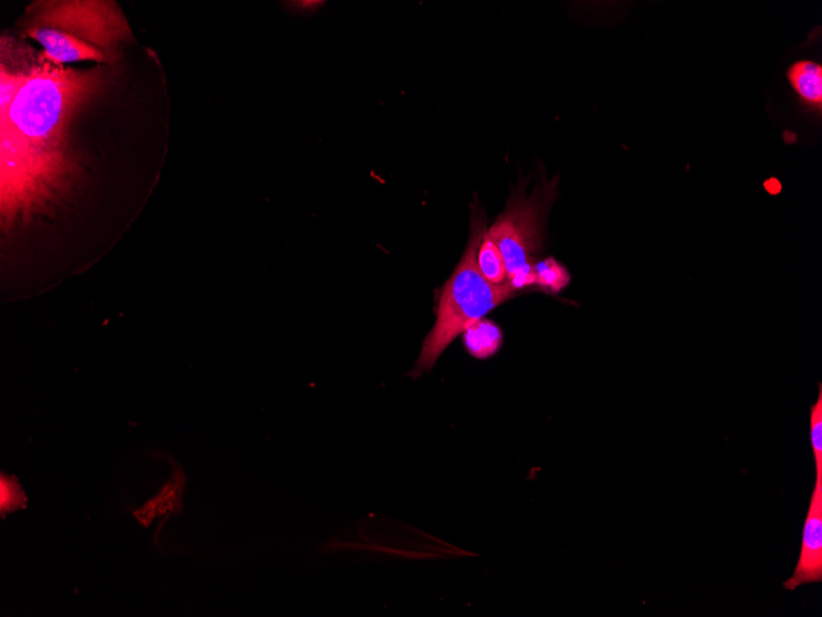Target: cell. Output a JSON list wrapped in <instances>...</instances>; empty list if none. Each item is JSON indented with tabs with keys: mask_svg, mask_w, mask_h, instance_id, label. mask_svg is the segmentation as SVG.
Segmentation results:
<instances>
[{
	"mask_svg": "<svg viewBox=\"0 0 822 617\" xmlns=\"http://www.w3.org/2000/svg\"><path fill=\"white\" fill-rule=\"evenodd\" d=\"M32 69L34 67L30 68L29 71L26 69V71L12 72L2 65V69H0V114L5 113L13 104L20 89L28 82Z\"/></svg>",
	"mask_w": 822,
	"mask_h": 617,
	"instance_id": "30bf717a",
	"label": "cell"
},
{
	"mask_svg": "<svg viewBox=\"0 0 822 617\" xmlns=\"http://www.w3.org/2000/svg\"><path fill=\"white\" fill-rule=\"evenodd\" d=\"M471 209V233L466 251L441 289L436 323L425 338L419 359L411 372L414 379L430 371L448 345L455 342L467 327L516 296L517 291L511 284H490L480 273L477 254L488 230L487 217L477 199Z\"/></svg>",
	"mask_w": 822,
	"mask_h": 617,
	"instance_id": "3957f363",
	"label": "cell"
},
{
	"mask_svg": "<svg viewBox=\"0 0 822 617\" xmlns=\"http://www.w3.org/2000/svg\"><path fill=\"white\" fill-rule=\"evenodd\" d=\"M24 28L42 47L44 60L56 66L115 62L117 47L131 35L115 3L95 0L35 3Z\"/></svg>",
	"mask_w": 822,
	"mask_h": 617,
	"instance_id": "7a4b0ae2",
	"label": "cell"
},
{
	"mask_svg": "<svg viewBox=\"0 0 822 617\" xmlns=\"http://www.w3.org/2000/svg\"><path fill=\"white\" fill-rule=\"evenodd\" d=\"M571 276L569 270L557 259L549 257L538 260L533 267V287L555 295L567 289Z\"/></svg>",
	"mask_w": 822,
	"mask_h": 617,
	"instance_id": "9c48e42d",
	"label": "cell"
},
{
	"mask_svg": "<svg viewBox=\"0 0 822 617\" xmlns=\"http://www.w3.org/2000/svg\"><path fill=\"white\" fill-rule=\"evenodd\" d=\"M558 177L548 179L541 170L535 188L527 194L528 180L512 188L505 210L487 230L503 253L509 281L516 291L533 287V267L546 242L549 211L558 198Z\"/></svg>",
	"mask_w": 822,
	"mask_h": 617,
	"instance_id": "277c9868",
	"label": "cell"
},
{
	"mask_svg": "<svg viewBox=\"0 0 822 617\" xmlns=\"http://www.w3.org/2000/svg\"><path fill=\"white\" fill-rule=\"evenodd\" d=\"M104 69L44 60L0 114V205L5 225L46 209L74 174L69 134L74 115L98 92Z\"/></svg>",
	"mask_w": 822,
	"mask_h": 617,
	"instance_id": "6da1fadb",
	"label": "cell"
},
{
	"mask_svg": "<svg viewBox=\"0 0 822 617\" xmlns=\"http://www.w3.org/2000/svg\"><path fill=\"white\" fill-rule=\"evenodd\" d=\"M822 581V476H816L811 494L807 520L803 530L802 550H800L794 574L783 587L795 590L802 585Z\"/></svg>",
	"mask_w": 822,
	"mask_h": 617,
	"instance_id": "5b68a950",
	"label": "cell"
},
{
	"mask_svg": "<svg viewBox=\"0 0 822 617\" xmlns=\"http://www.w3.org/2000/svg\"><path fill=\"white\" fill-rule=\"evenodd\" d=\"M478 267L484 278L493 285L510 284L506 264L498 244L485 232L477 254Z\"/></svg>",
	"mask_w": 822,
	"mask_h": 617,
	"instance_id": "ba28073f",
	"label": "cell"
},
{
	"mask_svg": "<svg viewBox=\"0 0 822 617\" xmlns=\"http://www.w3.org/2000/svg\"><path fill=\"white\" fill-rule=\"evenodd\" d=\"M795 92L811 106L821 108L822 104V67L819 63L800 61L788 71Z\"/></svg>",
	"mask_w": 822,
	"mask_h": 617,
	"instance_id": "52a82bcc",
	"label": "cell"
},
{
	"mask_svg": "<svg viewBox=\"0 0 822 617\" xmlns=\"http://www.w3.org/2000/svg\"><path fill=\"white\" fill-rule=\"evenodd\" d=\"M810 441L813 449L816 476H822V385L818 400L810 408Z\"/></svg>",
	"mask_w": 822,
	"mask_h": 617,
	"instance_id": "8fae6325",
	"label": "cell"
},
{
	"mask_svg": "<svg viewBox=\"0 0 822 617\" xmlns=\"http://www.w3.org/2000/svg\"><path fill=\"white\" fill-rule=\"evenodd\" d=\"M462 334L464 347L475 359H489L503 345V332L498 324L488 318L478 319Z\"/></svg>",
	"mask_w": 822,
	"mask_h": 617,
	"instance_id": "8992f818",
	"label": "cell"
}]
</instances>
